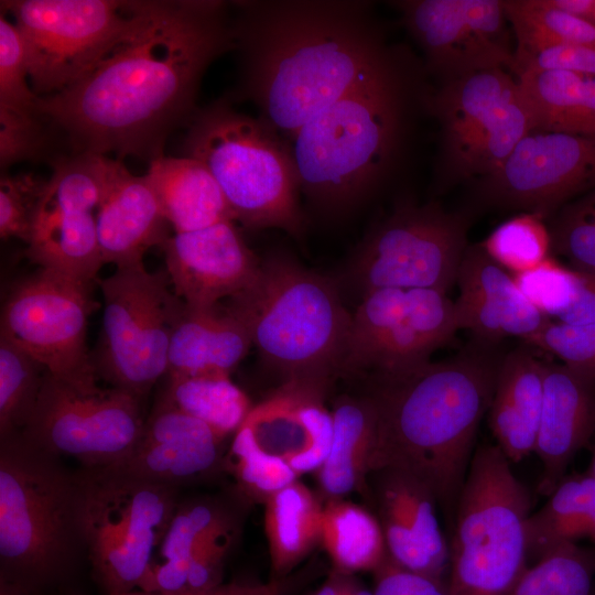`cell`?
<instances>
[{"instance_id": "2e32d148", "label": "cell", "mask_w": 595, "mask_h": 595, "mask_svg": "<svg viewBox=\"0 0 595 595\" xmlns=\"http://www.w3.org/2000/svg\"><path fill=\"white\" fill-rule=\"evenodd\" d=\"M140 403L112 387L80 392L47 371L35 410L20 434L47 453L77 459L84 468L112 466L141 435L145 419Z\"/></svg>"}, {"instance_id": "ffe728a7", "label": "cell", "mask_w": 595, "mask_h": 595, "mask_svg": "<svg viewBox=\"0 0 595 595\" xmlns=\"http://www.w3.org/2000/svg\"><path fill=\"white\" fill-rule=\"evenodd\" d=\"M328 383L283 381L252 405L232 439L284 459L298 476L316 472L333 437V415L324 403Z\"/></svg>"}, {"instance_id": "8fae6325", "label": "cell", "mask_w": 595, "mask_h": 595, "mask_svg": "<svg viewBox=\"0 0 595 595\" xmlns=\"http://www.w3.org/2000/svg\"><path fill=\"white\" fill-rule=\"evenodd\" d=\"M426 108L441 125V174L446 181L496 171L533 132L516 76L506 68L442 83Z\"/></svg>"}, {"instance_id": "6da1fadb", "label": "cell", "mask_w": 595, "mask_h": 595, "mask_svg": "<svg viewBox=\"0 0 595 595\" xmlns=\"http://www.w3.org/2000/svg\"><path fill=\"white\" fill-rule=\"evenodd\" d=\"M228 7L218 0L133 1L123 37L71 85L39 97V113L75 154L149 163L162 156L170 133L196 113L208 66L234 48Z\"/></svg>"}, {"instance_id": "3957f363", "label": "cell", "mask_w": 595, "mask_h": 595, "mask_svg": "<svg viewBox=\"0 0 595 595\" xmlns=\"http://www.w3.org/2000/svg\"><path fill=\"white\" fill-rule=\"evenodd\" d=\"M478 343L457 356L374 374L367 396L377 415L371 472L404 470L434 495L452 530L475 439L496 389L501 357Z\"/></svg>"}, {"instance_id": "60d3db41", "label": "cell", "mask_w": 595, "mask_h": 595, "mask_svg": "<svg viewBox=\"0 0 595 595\" xmlns=\"http://www.w3.org/2000/svg\"><path fill=\"white\" fill-rule=\"evenodd\" d=\"M29 72L21 34L3 11L0 14V109L39 112V96L28 84Z\"/></svg>"}, {"instance_id": "484cf974", "label": "cell", "mask_w": 595, "mask_h": 595, "mask_svg": "<svg viewBox=\"0 0 595 595\" xmlns=\"http://www.w3.org/2000/svg\"><path fill=\"white\" fill-rule=\"evenodd\" d=\"M156 196L145 175L136 176L109 159L105 192L97 210V236L104 264H143L144 253L170 236Z\"/></svg>"}, {"instance_id": "ac0fdd59", "label": "cell", "mask_w": 595, "mask_h": 595, "mask_svg": "<svg viewBox=\"0 0 595 595\" xmlns=\"http://www.w3.org/2000/svg\"><path fill=\"white\" fill-rule=\"evenodd\" d=\"M392 4L422 48L424 69L442 83L491 68L511 72L515 50L502 1L404 0Z\"/></svg>"}, {"instance_id": "db71d44e", "label": "cell", "mask_w": 595, "mask_h": 595, "mask_svg": "<svg viewBox=\"0 0 595 595\" xmlns=\"http://www.w3.org/2000/svg\"><path fill=\"white\" fill-rule=\"evenodd\" d=\"M347 575L335 571L312 595H345Z\"/></svg>"}, {"instance_id": "f6af8a7d", "label": "cell", "mask_w": 595, "mask_h": 595, "mask_svg": "<svg viewBox=\"0 0 595 595\" xmlns=\"http://www.w3.org/2000/svg\"><path fill=\"white\" fill-rule=\"evenodd\" d=\"M526 342L595 378V323L570 325L550 321Z\"/></svg>"}, {"instance_id": "9f6ffc18", "label": "cell", "mask_w": 595, "mask_h": 595, "mask_svg": "<svg viewBox=\"0 0 595 595\" xmlns=\"http://www.w3.org/2000/svg\"><path fill=\"white\" fill-rule=\"evenodd\" d=\"M347 575L345 595H375V592L367 589Z\"/></svg>"}, {"instance_id": "d6a6232c", "label": "cell", "mask_w": 595, "mask_h": 595, "mask_svg": "<svg viewBox=\"0 0 595 595\" xmlns=\"http://www.w3.org/2000/svg\"><path fill=\"white\" fill-rule=\"evenodd\" d=\"M548 501L526 522L528 563H536L564 543L595 541V477L565 476Z\"/></svg>"}, {"instance_id": "f546056e", "label": "cell", "mask_w": 595, "mask_h": 595, "mask_svg": "<svg viewBox=\"0 0 595 595\" xmlns=\"http://www.w3.org/2000/svg\"><path fill=\"white\" fill-rule=\"evenodd\" d=\"M333 437L329 453L315 472L326 500L367 491L377 445V415L366 396L338 397L331 409Z\"/></svg>"}, {"instance_id": "836d02e7", "label": "cell", "mask_w": 595, "mask_h": 595, "mask_svg": "<svg viewBox=\"0 0 595 595\" xmlns=\"http://www.w3.org/2000/svg\"><path fill=\"white\" fill-rule=\"evenodd\" d=\"M321 543L335 571L345 574L375 572L388 554L377 516L343 498L324 502Z\"/></svg>"}, {"instance_id": "ee69618b", "label": "cell", "mask_w": 595, "mask_h": 595, "mask_svg": "<svg viewBox=\"0 0 595 595\" xmlns=\"http://www.w3.org/2000/svg\"><path fill=\"white\" fill-rule=\"evenodd\" d=\"M551 249L576 272L595 277V217L578 202L563 207L549 228Z\"/></svg>"}, {"instance_id": "6f0895ef", "label": "cell", "mask_w": 595, "mask_h": 595, "mask_svg": "<svg viewBox=\"0 0 595 595\" xmlns=\"http://www.w3.org/2000/svg\"><path fill=\"white\" fill-rule=\"evenodd\" d=\"M578 204L595 217V187Z\"/></svg>"}, {"instance_id": "e0dca14e", "label": "cell", "mask_w": 595, "mask_h": 595, "mask_svg": "<svg viewBox=\"0 0 595 595\" xmlns=\"http://www.w3.org/2000/svg\"><path fill=\"white\" fill-rule=\"evenodd\" d=\"M109 158L73 154L53 162L33 224L25 255L42 269L96 282L104 266L97 210L101 202Z\"/></svg>"}, {"instance_id": "52a82bcc", "label": "cell", "mask_w": 595, "mask_h": 595, "mask_svg": "<svg viewBox=\"0 0 595 595\" xmlns=\"http://www.w3.org/2000/svg\"><path fill=\"white\" fill-rule=\"evenodd\" d=\"M226 97L197 110L184 155L199 161L220 187L234 220L250 230H304L300 185L289 142Z\"/></svg>"}, {"instance_id": "83f0119b", "label": "cell", "mask_w": 595, "mask_h": 595, "mask_svg": "<svg viewBox=\"0 0 595 595\" xmlns=\"http://www.w3.org/2000/svg\"><path fill=\"white\" fill-rule=\"evenodd\" d=\"M542 402V361L521 348L502 356L487 413L496 445L510 462L534 453Z\"/></svg>"}, {"instance_id": "d590c367", "label": "cell", "mask_w": 595, "mask_h": 595, "mask_svg": "<svg viewBox=\"0 0 595 595\" xmlns=\"http://www.w3.org/2000/svg\"><path fill=\"white\" fill-rule=\"evenodd\" d=\"M502 2L516 36L515 52L561 44H595V24L555 7L550 0Z\"/></svg>"}, {"instance_id": "4fadbf2b", "label": "cell", "mask_w": 595, "mask_h": 595, "mask_svg": "<svg viewBox=\"0 0 595 595\" xmlns=\"http://www.w3.org/2000/svg\"><path fill=\"white\" fill-rule=\"evenodd\" d=\"M95 284L40 268L12 288L1 314L0 335L84 393L102 390L86 339L88 317L99 306Z\"/></svg>"}, {"instance_id": "8992f818", "label": "cell", "mask_w": 595, "mask_h": 595, "mask_svg": "<svg viewBox=\"0 0 595 595\" xmlns=\"http://www.w3.org/2000/svg\"><path fill=\"white\" fill-rule=\"evenodd\" d=\"M77 474L21 434L0 440V578L40 594L83 548Z\"/></svg>"}, {"instance_id": "d6986e66", "label": "cell", "mask_w": 595, "mask_h": 595, "mask_svg": "<svg viewBox=\"0 0 595 595\" xmlns=\"http://www.w3.org/2000/svg\"><path fill=\"white\" fill-rule=\"evenodd\" d=\"M595 187V136L534 131L478 182L480 197L542 219L569 198Z\"/></svg>"}, {"instance_id": "1f68e13d", "label": "cell", "mask_w": 595, "mask_h": 595, "mask_svg": "<svg viewBox=\"0 0 595 595\" xmlns=\"http://www.w3.org/2000/svg\"><path fill=\"white\" fill-rule=\"evenodd\" d=\"M263 505L271 570L280 577L321 542L324 502L298 479L271 495Z\"/></svg>"}, {"instance_id": "f907efd6", "label": "cell", "mask_w": 595, "mask_h": 595, "mask_svg": "<svg viewBox=\"0 0 595 595\" xmlns=\"http://www.w3.org/2000/svg\"><path fill=\"white\" fill-rule=\"evenodd\" d=\"M558 322L570 325L595 323V277L578 272L575 296Z\"/></svg>"}, {"instance_id": "603a6c76", "label": "cell", "mask_w": 595, "mask_h": 595, "mask_svg": "<svg viewBox=\"0 0 595 595\" xmlns=\"http://www.w3.org/2000/svg\"><path fill=\"white\" fill-rule=\"evenodd\" d=\"M225 440L159 396L131 452L108 467L180 488L224 466Z\"/></svg>"}, {"instance_id": "681fc988", "label": "cell", "mask_w": 595, "mask_h": 595, "mask_svg": "<svg viewBox=\"0 0 595 595\" xmlns=\"http://www.w3.org/2000/svg\"><path fill=\"white\" fill-rule=\"evenodd\" d=\"M375 573V595H446L442 585L397 565L387 554Z\"/></svg>"}, {"instance_id": "d4e9b609", "label": "cell", "mask_w": 595, "mask_h": 595, "mask_svg": "<svg viewBox=\"0 0 595 595\" xmlns=\"http://www.w3.org/2000/svg\"><path fill=\"white\" fill-rule=\"evenodd\" d=\"M543 402L537 446L539 491L549 496L595 433V378L564 364L542 361Z\"/></svg>"}, {"instance_id": "f1b7e54d", "label": "cell", "mask_w": 595, "mask_h": 595, "mask_svg": "<svg viewBox=\"0 0 595 595\" xmlns=\"http://www.w3.org/2000/svg\"><path fill=\"white\" fill-rule=\"evenodd\" d=\"M144 175L175 234L235 221L220 187L199 161L162 155Z\"/></svg>"}, {"instance_id": "ab89813d", "label": "cell", "mask_w": 595, "mask_h": 595, "mask_svg": "<svg viewBox=\"0 0 595 595\" xmlns=\"http://www.w3.org/2000/svg\"><path fill=\"white\" fill-rule=\"evenodd\" d=\"M480 245L494 261L515 275L549 258L551 239L543 219L524 213L500 224Z\"/></svg>"}, {"instance_id": "94428289", "label": "cell", "mask_w": 595, "mask_h": 595, "mask_svg": "<svg viewBox=\"0 0 595 595\" xmlns=\"http://www.w3.org/2000/svg\"><path fill=\"white\" fill-rule=\"evenodd\" d=\"M592 595H595V587H594V589H593V593H592Z\"/></svg>"}, {"instance_id": "91938a15", "label": "cell", "mask_w": 595, "mask_h": 595, "mask_svg": "<svg viewBox=\"0 0 595 595\" xmlns=\"http://www.w3.org/2000/svg\"><path fill=\"white\" fill-rule=\"evenodd\" d=\"M266 595H282L279 583Z\"/></svg>"}, {"instance_id": "7402d4cb", "label": "cell", "mask_w": 595, "mask_h": 595, "mask_svg": "<svg viewBox=\"0 0 595 595\" xmlns=\"http://www.w3.org/2000/svg\"><path fill=\"white\" fill-rule=\"evenodd\" d=\"M160 248L174 294L196 307L235 296L255 280L261 264L235 221L174 234Z\"/></svg>"}, {"instance_id": "e575fe53", "label": "cell", "mask_w": 595, "mask_h": 595, "mask_svg": "<svg viewBox=\"0 0 595 595\" xmlns=\"http://www.w3.org/2000/svg\"><path fill=\"white\" fill-rule=\"evenodd\" d=\"M160 396L184 413L204 422L224 439L234 435L249 414L248 396L229 374L166 375Z\"/></svg>"}, {"instance_id": "74e56055", "label": "cell", "mask_w": 595, "mask_h": 595, "mask_svg": "<svg viewBox=\"0 0 595 595\" xmlns=\"http://www.w3.org/2000/svg\"><path fill=\"white\" fill-rule=\"evenodd\" d=\"M232 529L231 516L218 502L180 500L159 547L160 561L174 564L187 575L194 552L213 541L231 537Z\"/></svg>"}, {"instance_id": "c3c4849f", "label": "cell", "mask_w": 595, "mask_h": 595, "mask_svg": "<svg viewBox=\"0 0 595 595\" xmlns=\"http://www.w3.org/2000/svg\"><path fill=\"white\" fill-rule=\"evenodd\" d=\"M231 541L232 537H226L194 552L188 565L187 591L204 593L224 584L223 567Z\"/></svg>"}, {"instance_id": "5bb4252c", "label": "cell", "mask_w": 595, "mask_h": 595, "mask_svg": "<svg viewBox=\"0 0 595 595\" xmlns=\"http://www.w3.org/2000/svg\"><path fill=\"white\" fill-rule=\"evenodd\" d=\"M21 34L31 88L55 94L83 76L129 31L133 1H2Z\"/></svg>"}, {"instance_id": "7a4b0ae2", "label": "cell", "mask_w": 595, "mask_h": 595, "mask_svg": "<svg viewBox=\"0 0 595 595\" xmlns=\"http://www.w3.org/2000/svg\"><path fill=\"white\" fill-rule=\"evenodd\" d=\"M235 98L288 142L357 86L390 46L375 6L365 0L235 1Z\"/></svg>"}, {"instance_id": "ba28073f", "label": "cell", "mask_w": 595, "mask_h": 595, "mask_svg": "<svg viewBox=\"0 0 595 595\" xmlns=\"http://www.w3.org/2000/svg\"><path fill=\"white\" fill-rule=\"evenodd\" d=\"M531 498L497 445L478 446L457 500L446 595H509L529 566Z\"/></svg>"}, {"instance_id": "f35d334b", "label": "cell", "mask_w": 595, "mask_h": 595, "mask_svg": "<svg viewBox=\"0 0 595 595\" xmlns=\"http://www.w3.org/2000/svg\"><path fill=\"white\" fill-rule=\"evenodd\" d=\"M595 549L564 543L523 572L509 595H592Z\"/></svg>"}, {"instance_id": "4dcf8cb0", "label": "cell", "mask_w": 595, "mask_h": 595, "mask_svg": "<svg viewBox=\"0 0 595 595\" xmlns=\"http://www.w3.org/2000/svg\"><path fill=\"white\" fill-rule=\"evenodd\" d=\"M516 78L533 132L595 136V76L527 71Z\"/></svg>"}, {"instance_id": "9a60e30c", "label": "cell", "mask_w": 595, "mask_h": 595, "mask_svg": "<svg viewBox=\"0 0 595 595\" xmlns=\"http://www.w3.org/2000/svg\"><path fill=\"white\" fill-rule=\"evenodd\" d=\"M454 302L431 289H381L361 296L340 375L393 374L430 360L457 332Z\"/></svg>"}, {"instance_id": "44dd1931", "label": "cell", "mask_w": 595, "mask_h": 595, "mask_svg": "<svg viewBox=\"0 0 595 595\" xmlns=\"http://www.w3.org/2000/svg\"><path fill=\"white\" fill-rule=\"evenodd\" d=\"M367 491L376 504L389 558L446 588L450 547L432 491L411 474L392 467L370 472Z\"/></svg>"}, {"instance_id": "7c38bea8", "label": "cell", "mask_w": 595, "mask_h": 595, "mask_svg": "<svg viewBox=\"0 0 595 595\" xmlns=\"http://www.w3.org/2000/svg\"><path fill=\"white\" fill-rule=\"evenodd\" d=\"M102 326L94 365L98 377L142 400L167 374L169 313L174 293L166 270L116 268L97 279Z\"/></svg>"}, {"instance_id": "9c48e42d", "label": "cell", "mask_w": 595, "mask_h": 595, "mask_svg": "<svg viewBox=\"0 0 595 595\" xmlns=\"http://www.w3.org/2000/svg\"><path fill=\"white\" fill-rule=\"evenodd\" d=\"M77 474V519L104 595L139 588L180 502V488L110 467Z\"/></svg>"}, {"instance_id": "277c9868", "label": "cell", "mask_w": 595, "mask_h": 595, "mask_svg": "<svg viewBox=\"0 0 595 595\" xmlns=\"http://www.w3.org/2000/svg\"><path fill=\"white\" fill-rule=\"evenodd\" d=\"M422 68L401 46L289 141L300 193L317 214L340 218L370 199L401 158L413 110L426 106Z\"/></svg>"}, {"instance_id": "8d00e7d4", "label": "cell", "mask_w": 595, "mask_h": 595, "mask_svg": "<svg viewBox=\"0 0 595 595\" xmlns=\"http://www.w3.org/2000/svg\"><path fill=\"white\" fill-rule=\"evenodd\" d=\"M46 372L37 359L0 335V440L25 429Z\"/></svg>"}, {"instance_id": "816d5d0a", "label": "cell", "mask_w": 595, "mask_h": 595, "mask_svg": "<svg viewBox=\"0 0 595 595\" xmlns=\"http://www.w3.org/2000/svg\"><path fill=\"white\" fill-rule=\"evenodd\" d=\"M278 582H270L267 584H250V583H239V582H231L227 584H221L217 588L204 592V593H197L192 591H183V592H175V593H149L143 591H132L128 593L122 594H116V595H266L269 593ZM68 595H84L78 593H71Z\"/></svg>"}, {"instance_id": "7dc6e473", "label": "cell", "mask_w": 595, "mask_h": 595, "mask_svg": "<svg viewBox=\"0 0 595 595\" xmlns=\"http://www.w3.org/2000/svg\"><path fill=\"white\" fill-rule=\"evenodd\" d=\"M562 71L595 76V44H561L515 52L511 72Z\"/></svg>"}, {"instance_id": "5b68a950", "label": "cell", "mask_w": 595, "mask_h": 595, "mask_svg": "<svg viewBox=\"0 0 595 595\" xmlns=\"http://www.w3.org/2000/svg\"><path fill=\"white\" fill-rule=\"evenodd\" d=\"M227 307L247 327L262 361L283 381L331 385L340 376L351 314L331 279L274 252Z\"/></svg>"}, {"instance_id": "11a10c76", "label": "cell", "mask_w": 595, "mask_h": 595, "mask_svg": "<svg viewBox=\"0 0 595 595\" xmlns=\"http://www.w3.org/2000/svg\"><path fill=\"white\" fill-rule=\"evenodd\" d=\"M0 595H39V594L19 583L0 578Z\"/></svg>"}, {"instance_id": "bcb514c9", "label": "cell", "mask_w": 595, "mask_h": 595, "mask_svg": "<svg viewBox=\"0 0 595 595\" xmlns=\"http://www.w3.org/2000/svg\"><path fill=\"white\" fill-rule=\"evenodd\" d=\"M44 118L39 112L0 109L1 169L39 154L45 143Z\"/></svg>"}, {"instance_id": "4316f807", "label": "cell", "mask_w": 595, "mask_h": 595, "mask_svg": "<svg viewBox=\"0 0 595 595\" xmlns=\"http://www.w3.org/2000/svg\"><path fill=\"white\" fill-rule=\"evenodd\" d=\"M169 325L166 375H230L252 345L240 318L219 304L196 307L174 294Z\"/></svg>"}, {"instance_id": "680465c9", "label": "cell", "mask_w": 595, "mask_h": 595, "mask_svg": "<svg viewBox=\"0 0 595 595\" xmlns=\"http://www.w3.org/2000/svg\"><path fill=\"white\" fill-rule=\"evenodd\" d=\"M586 473L588 475L595 477V444H594V450H593L592 462H591V465H589L588 469L586 470Z\"/></svg>"}, {"instance_id": "b9f144b4", "label": "cell", "mask_w": 595, "mask_h": 595, "mask_svg": "<svg viewBox=\"0 0 595 595\" xmlns=\"http://www.w3.org/2000/svg\"><path fill=\"white\" fill-rule=\"evenodd\" d=\"M47 181L32 173L4 175L0 182V236L29 242Z\"/></svg>"}, {"instance_id": "f5cc1de1", "label": "cell", "mask_w": 595, "mask_h": 595, "mask_svg": "<svg viewBox=\"0 0 595 595\" xmlns=\"http://www.w3.org/2000/svg\"><path fill=\"white\" fill-rule=\"evenodd\" d=\"M555 7L595 24V0H550Z\"/></svg>"}, {"instance_id": "7bdbcfd3", "label": "cell", "mask_w": 595, "mask_h": 595, "mask_svg": "<svg viewBox=\"0 0 595 595\" xmlns=\"http://www.w3.org/2000/svg\"><path fill=\"white\" fill-rule=\"evenodd\" d=\"M512 277L527 300L549 318H558L570 306L578 284V272L550 257Z\"/></svg>"}, {"instance_id": "30bf717a", "label": "cell", "mask_w": 595, "mask_h": 595, "mask_svg": "<svg viewBox=\"0 0 595 595\" xmlns=\"http://www.w3.org/2000/svg\"><path fill=\"white\" fill-rule=\"evenodd\" d=\"M467 229L465 215L437 203L402 202L357 245L348 280L361 296L381 289L447 293L468 247Z\"/></svg>"}, {"instance_id": "cb8c5ba5", "label": "cell", "mask_w": 595, "mask_h": 595, "mask_svg": "<svg viewBox=\"0 0 595 595\" xmlns=\"http://www.w3.org/2000/svg\"><path fill=\"white\" fill-rule=\"evenodd\" d=\"M456 283V324L458 329H469L478 343L494 345L510 336L527 340L551 321L527 300L513 277L480 244L467 247Z\"/></svg>"}]
</instances>
